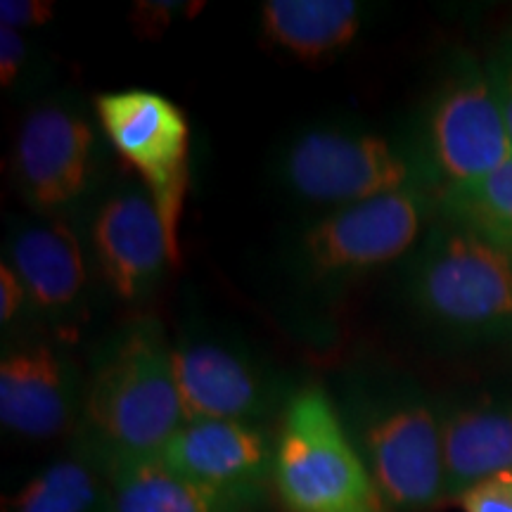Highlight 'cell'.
I'll list each match as a JSON object with an SVG mask.
<instances>
[{"label":"cell","instance_id":"cell-8","mask_svg":"<svg viewBox=\"0 0 512 512\" xmlns=\"http://www.w3.org/2000/svg\"><path fill=\"white\" fill-rule=\"evenodd\" d=\"M93 110L107 143L155 200L178 261V226L190 164V124L185 112L166 95L145 88L100 93L93 100Z\"/></svg>","mask_w":512,"mask_h":512},{"label":"cell","instance_id":"cell-1","mask_svg":"<svg viewBox=\"0 0 512 512\" xmlns=\"http://www.w3.org/2000/svg\"><path fill=\"white\" fill-rule=\"evenodd\" d=\"M183 425L174 344L157 318L126 320L91 354L72 451L107 477L121 465L162 456Z\"/></svg>","mask_w":512,"mask_h":512},{"label":"cell","instance_id":"cell-25","mask_svg":"<svg viewBox=\"0 0 512 512\" xmlns=\"http://www.w3.org/2000/svg\"><path fill=\"white\" fill-rule=\"evenodd\" d=\"M29 309V294L24 290L19 275L12 271L8 261H0V323L3 328L15 323Z\"/></svg>","mask_w":512,"mask_h":512},{"label":"cell","instance_id":"cell-4","mask_svg":"<svg viewBox=\"0 0 512 512\" xmlns=\"http://www.w3.org/2000/svg\"><path fill=\"white\" fill-rule=\"evenodd\" d=\"M107 145L95 110L79 95H46L17 128L12 181L36 216L79 219L110 183Z\"/></svg>","mask_w":512,"mask_h":512},{"label":"cell","instance_id":"cell-17","mask_svg":"<svg viewBox=\"0 0 512 512\" xmlns=\"http://www.w3.org/2000/svg\"><path fill=\"white\" fill-rule=\"evenodd\" d=\"M363 8L356 0H266L261 31L299 62H325L356 41Z\"/></svg>","mask_w":512,"mask_h":512},{"label":"cell","instance_id":"cell-5","mask_svg":"<svg viewBox=\"0 0 512 512\" xmlns=\"http://www.w3.org/2000/svg\"><path fill=\"white\" fill-rule=\"evenodd\" d=\"M406 294L427 323L458 337L512 332V256L456 223L434 228L408 266Z\"/></svg>","mask_w":512,"mask_h":512},{"label":"cell","instance_id":"cell-14","mask_svg":"<svg viewBox=\"0 0 512 512\" xmlns=\"http://www.w3.org/2000/svg\"><path fill=\"white\" fill-rule=\"evenodd\" d=\"M166 467L221 491H266L275 439L264 425L238 420H185L164 446Z\"/></svg>","mask_w":512,"mask_h":512},{"label":"cell","instance_id":"cell-6","mask_svg":"<svg viewBox=\"0 0 512 512\" xmlns=\"http://www.w3.org/2000/svg\"><path fill=\"white\" fill-rule=\"evenodd\" d=\"M425 164L387 136L358 126H311L285 145L278 178L297 200L342 209L420 188Z\"/></svg>","mask_w":512,"mask_h":512},{"label":"cell","instance_id":"cell-10","mask_svg":"<svg viewBox=\"0 0 512 512\" xmlns=\"http://www.w3.org/2000/svg\"><path fill=\"white\" fill-rule=\"evenodd\" d=\"M510 159L512 140L486 67L465 57L434 93L422 164L451 190L479 181Z\"/></svg>","mask_w":512,"mask_h":512},{"label":"cell","instance_id":"cell-18","mask_svg":"<svg viewBox=\"0 0 512 512\" xmlns=\"http://www.w3.org/2000/svg\"><path fill=\"white\" fill-rule=\"evenodd\" d=\"M3 512H112L110 482L105 472L72 451L17 486L5 498Z\"/></svg>","mask_w":512,"mask_h":512},{"label":"cell","instance_id":"cell-23","mask_svg":"<svg viewBox=\"0 0 512 512\" xmlns=\"http://www.w3.org/2000/svg\"><path fill=\"white\" fill-rule=\"evenodd\" d=\"M55 17V5L48 0H3L0 3V27L15 31L48 27Z\"/></svg>","mask_w":512,"mask_h":512},{"label":"cell","instance_id":"cell-22","mask_svg":"<svg viewBox=\"0 0 512 512\" xmlns=\"http://www.w3.org/2000/svg\"><path fill=\"white\" fill-rule=\"evenodd\" d=\"M491 86H494L498 107H501L505 126H508L512 140V34H508L496 48L494 57L486 64Z\"/></svg>","mask_w":512,"mask_h":512},{"label":"cell","instance_id":"cell-24","mask_svg":"<svg viewBox=\"0 0 512 512\" xmlns=\"http://www.w3.org/2000/svg\"><path fill=\"white\" fill-rule=\"evenodd\" d=\"M202 10V3H169V0H157V3H138L136 27L147 34V31H164L171 24L181 22L183 17L195 15Z\"/></svg>","mask_w":512,"mask_h":512},{"label":"cell","instance_id":"cell-11","mask_svg":"<svg viewBox=\"0 0 512 512\" xmlns=\"http://www.w3.org/2000/svg\"><path fill=\"white\" fill-rule=\"evenodd\" d=\"M174 373L185 420L261 425L280 406V377L228 332L185 330L174 342Z\"/></svg>","mask_w":512,"mask_h":512},{"label":"cell","instance_id":"cell-2","mask_svg":"<svg viewBox=\"0 0 512 512\" xmlns=\"http://www.w3.org/2000/svg\"><path fill=\"white\" fill-rule=\"evenodd\" d=\"M332 401L387 508L420 512L444 501L441 415L408 377L361 363L344 370Z\"/></svg>","mask_w":512,"mask_h":512},{"label":"cell","instance_id":"cell-19","mask_svg":"<svg viewBox=\"0 0 512 512\" xmlns=\"http://www.w3.org/2000/svg\"><path fill=\"white\" fill-rule=\"evenodd\" d=\"M448 223L472 230L512 256V159L470 185L441 192Z\"/></svg>","mask_w":512,"mask_h":512},{"label":"cell","instance_id":"cell-20","mask_svg":"<svg viewBox=\"0 0 512 512\" xmlns=\"http://www.w3.org/2000/svg\"><path fill=\"white\" fill-rule=\"evenodd\" d=\"M43 64L22 31L0 27V86L8 93H31Z\"/></svg>","mask_w":512,"mask_h":512},{"label":"cell","instance_id":"cell-15","mask_svg":"<svg viewBox=\"0 0 512 512\" xmlns=\"http://www.w3.org/2000/svg\"><path fill=\"white\" fill-rule=\"evenodd\" d=\"M446 498L512 470V401L477 399L439 411Z\"/></svg>","mask_w":512,"mask_h":512},{"label":"cell","instance_id":"cell-16","mask_svg":"<svg viewBox=\"0 0 512 512\" xmlns=\"http://www.w3.org/2000/svg\"><path fill=\"white\" fill-rule=\"evenodd\" d=\"M112 512H256L266 491H221L197 484L147 458L107 475Z\"/></svg>","mask_w":512,"mask_h":512},{"label":"cell","instance_id":"cell-3","mask_svg":"<svg viewBox=\"0 0 512 512\" xmlns=\"http://www.w3.org/2000/svg\"><path fill=\"white\" fill-rule=\"evenodd\" d=\"M271 482L285 512H387L335 401L318 384L285 403Z\"/></svg>","mask_w":512,"mask_h":512},{"label":"cell","instance_id":"cell-13","mask_svg":"<svg viewBox=\"0 0 512 512\" xmlns=\"http://www.w3.org/2000/svg\"><path fill=\"white\" fill-rule=\"evenodd\" d=\"M86 394L67 342L55 335L12 337L0 356V422L22 439L46 441L74 432Z\"/></svg>","mask_w":512,"mask_h":512},{"label":"cell","instance_id":"cell-12","mask_svg":"<svg viewBox=\"0 0 512 512\" xmlns=\"http://www.w3.org/2000/svg\"><path fill=\"white\" fill-rule=\"evenodd\" d=\"M3 261L29 294V311L64 342L91 316L93 259L79 219L36 216L10 223Z\"/></svg>","mask_w":512,"mask_h":512},{"label":"cell","instance_id":"cell-7","mask_svg":"<svg viewBox=\"0 0 512 512\" xmlns=\"http://www.w3.org/2000/svg\"><path fill=\"white\" fill-rule=\"evenodd\" d=\"M425 216L427 195L420 188L332 209L294 242V275L323 290L354 283L411 252Z\"/></svg>","mask_w":512,"mask_h":512},{"label":"cell","instance_id":"cell-9","mask_svg":"<svg viewBox=\"0 0 512 512\" xmlns=\"http://www.w3.org/2000/svg\"><path fill=\"white\" fill-rule=\"evenodd\" d=\"M83 216L95 273L112 297L124 304L150 299L176 259L145 185L126 176L110 178Z\"/></svg>","mask_w":512,"mask_h":512},{"label":"cell","instance_id":"cell-21","mask_svg":"<svg viewBox=\"0 0 512 512\" xmlns=\"http://www.w3.org/2000/svg\"><path fill=\"white\" fill-rule=\"evenodd\" d=\"M458 501L463 512H512V470L472 486Z\"/></svg>","mask_w":512,"mask_h":512}]
</instances>
